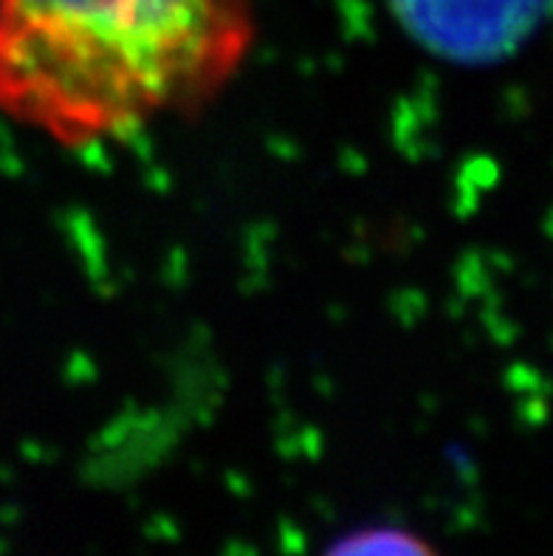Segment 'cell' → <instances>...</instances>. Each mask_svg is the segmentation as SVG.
Segmentation results:
<instances>
[{"mask_svg": "<svg viewBox=\"0 0 553 556\" xmlns=\"http://www.w3.org/2000/svg\"><path fill=\"white\" fill-rule=\"evenodd\" d=\"M252 42L254 0H0V111L88 148L210 105Z\"/></svg>", "mask_w": 553, "mask_h": 556, "instance_id": "6da1fadb", "label": "cell"}, {"mask_svg": "<svg viewBox=\"0 0 553 556\" xmlns=\"http://www.w3.org/2000/svg\"><path fill=\"white\" fill-rule=\"evenodd\" d=\"M418 46L463 65L498 63L553 17V0H390Z\"/></svg>", "mask_w": 553, "mask_h": 556, "instance_id": "7a4b0ae2", "label": "cell"}, {"mask_svg": "<svg viewBox=\"0 0 553 556\" xmlns=\"http://www.w3.org/2000/svg\"><path fill=\"white\" fill-rule=\"evenodd\" d=\"M325 556H441L424 536L392 526L359 529L334 543Z\"/></svg>", "mask_w": 553, "mask_h": 556, "instance_id": "3957f363", "label": "cell"}]
</instances>
